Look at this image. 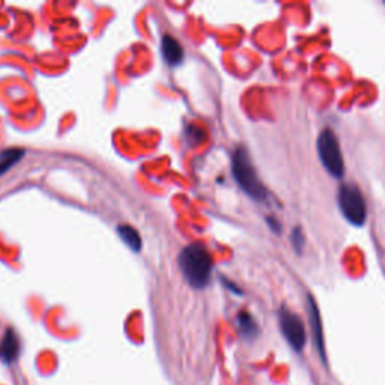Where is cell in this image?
<instances>
[{
  "label": "cell",
  "mask_w": 385,
  "mask_h": 385,
  "mask_svg": "<svg viewBox=\"0 0 385 385\" xmlns=\"http://www.w3.org/2000/svg\"><path fill=\"white\" fill-rule=\"evenodd\" d=\"M267 223L270 224V227L272 229V231H274V232H277V234H280V232H281V226H280V223L277 222V220H274V218H268V220H267Z\"/></svg>",
  "instance_id": "13"
},
{
  "label": "cell",
  "mask_w": 385,
  "mask_h": 385,
  "mask_svg": "<svg viewBox=\"0 0 385 385\" xmlns=\"http://www.w3.org/2000/svg\"><path fill=\"white\" fill-rule=\"evenodd\" d=\"M318 154L329 175L341 179L345 175V161L341 145L331 128H325L318 137Z\"/></svg>",
  "instance_id": "3"
},
{
  "label": "cell",
  "mask_w": 385,
  "mask_h": 385,
  "mask_svg": "<svg viewBox=\"0 0 385 385\" xmlns=\"http://www.w3.org/2000/svg\"><path fill=\"white\" fill-rule=\"evenodd\" d=\"M292 245L297 250L298 254H301L302 247H304V235H302L301 227H295V231L292 232Z\"/></svg>",
  "instance_id": "12"
},
{
  "label": "cell",
  "mask_w": 385,
  "mask_h": 385,
  "mask_svg": "<svg viewBox=\"0 0 385 385\" xmlns=\"http://www.w3.org/2000/svg\"><path fill=\"white\" fill-rule=\"evenodd\" d=\"M338 208H341L345 218L354 226H363L368 217V206L360 188L352 184H345L338 190L337 195Z\"/></svg>",
  "instance_id": "4"
},
{
  "label": "cell",
  "mask_w": 385,
  "mask_h": 385,
  "mask_svg": "<svg viewBox=\"0 0 385 385\" xmlns=\"http://www.w3.org/2000/svg\"><path fill=\"white\" fill-rule=\"evenodd\" d=\"M23 154V149H8L0 154V175H3V173L11 169L17 161H20Z\"/></svg>",
  "instance_id": "11"
},
{
  "label": "cell",
  "mask_w": 385,
  "mask_h": 385,
  "mask_svg": "<svg viewBox=\"0 0 385 385\" xmlns=\"http://www.w3.org/2000/svg\"><path fill=\"white\" fill-rule=\"evenodd\" d=\"M307 310H309V319H310V327H311V333H313V341L316 345V350L319 355L322 357V360H325V346H324V331H322V320H320L319 315V309L316 306L315 298L309 295L307 301Z\"/></svg>",
  "instance_id": "6"
},
{
  "label": "cell",
  "mask_w": 385,
  "mask_h": 385,
  "mask_svg": "<svg viewBox=\"0 0 385 385\" xmlns=\"http://www.w3.org/2000/svg\"><path fill=\"white\" fill-rule=\"evenodd\" d=\"M161 53L170 65H178V63H181L182 58H184V51H182L181 44L175 38H172L170 35L163 36Z\"/></svg>",
  "instance_id": "8"
},
{
  "label": "cell",
  "mask_w": 385,
  "mask_h": 385,
  "mask_svg": "<svg viewBox=\"0 0 385 385\" xmlns=\"http://www.w3.org/2000/svg\"><path fill=\"white\" fill-rule=\"evenodd\" d=\"M236 322H238V329H240L243 337L250 338V341L254 337H258L259 334L258 322H256L254 318L249 313V311H240V315L236 318Z\"/></svg>",
  "instance_id": "9"
},
{
  "label": "cell",
  "mask_w": 385,
  "mask_h": 385,
  "mask_svg": "<svg viewBox=\"0 0 385 385\" xmlns=\"http://www.w3.org/2000/svg\"><path fill=\"white\" fill-rule=\"evenodd\" d=\"M179 268L190 286L204 289L213 272V261L204 245L190 244L179 254Z\"/></svg>",
  "instance_id": "1"
},
{
  "label": "cell",
  "mask_w": 385,
  "mask_h": 385,
  "mask_svg": "<svg viewBox=\"0 0 385 385\" xmlns=\"http://www.w3.org/2000/svg\"><path fill=\"white\" fill-rule=\"evenodd\" d=\"M117 232L121 235L122 241L130 247V249L136 253H139L142 250V238L140 234L136 231V229L130 224H121L117 226Z\"/></svg>",
  "instance_id": "10"
},
{
  "label": "cell",
  "mask_w": 385,
  "mask_h": 385,
  "mask_svg": "<svg viewBox=\"0 0 385 385\" xmlns=\"http://www.w3.org/2000/svg\"><path fill=\"white\" fill-rule=\"evenodd\" d=\"M20 355V342L13 329H6V333L0 342V357L6 364H13Z\"/></svg>",
  "instance_id": "7"
},
{
  "label": "cell",
  "mask_w": 385,
  "mask_h": 385,
  "mask_svg": "<svg viewBox=\"0 0 385 385\" xmlns=\"http://www.w3.org/2000/svg\"><path fill=\"white\" fill-rule=\"evenodd\" d=\"M232 173L234 178L238 182V186L243 188L247 196L252 199L262 202L267 199V190L262 186L256 170L250 161L249 152H247L243 146L236 148L232 155Z\"/></svg>",
  "instance_id": "2"
},
{
  "label": "cell",
  "mask_w": 385,
  "mask_h": 385,
  "mask_svg": "<svg viewBox=\"0 0 385 385\" xmlns=\"http://www.w3.org/2000/svg\"><path fill=\"white\" fill-rule=\"evenodd\" d=\"M279 322L281 334L285 336L286 342L292 346V350L297 352H301L304 350L307 336L301 318L297 313H293L292 310L281 307L279 311Z\"/></svg>",
  "instance_id": "5"
}]
</instances>
